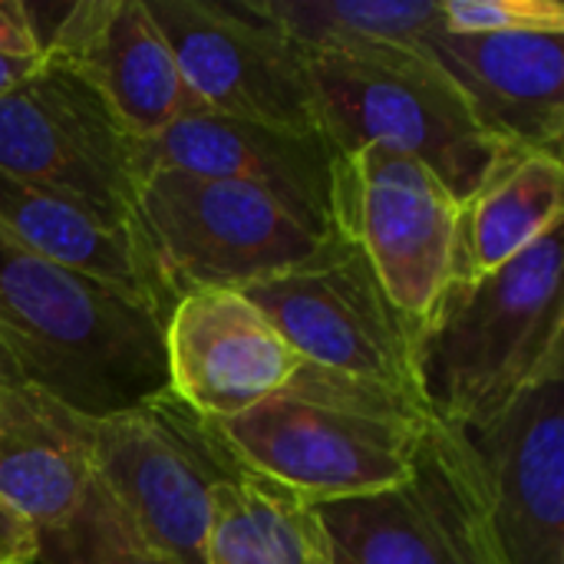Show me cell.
<instances>
[{
	"label": "cell",
	"mask_w": 564,
	"mask_h": 564,
	"mask_svg": "<svg viewBox=\"0 0 564 564\" xmlns=\"http://www.w3.org/2000/svg\"><path fill=\"white\" fill-rule=\"evenodd\" d=\"M0 347L23 383L93 420L169 390L162 314L3 235Z\"/></svg>",
	"instance_id": "obj_1"
},
{
	"label": "cell",
	"mask_w": 564,
	"mask_h": 564,
	"mask_svg": "<svg viewBox=\"0 0 564 564\" xmlns=\"http://www.w3.org/2000/svg\"><path fill=\"white\" fill-rule=\"evenodd\" d=\"M426 426L416 397L307 364L281 393L215 423L245 469L311 509L403 486Z\"/></svg>",
	"instance_id": "obj_2"
},
{
	"label": "cell",
	"mask_w": 564,
	"mask_h": 564,
	"mask_svg": "<svg viewBox=\"0 0 564 564\" xmlns=\"http://www.w3.org/2000/svg\"><path fill=\"white\" fill-rule=\"evenodd\" d=\"M564 228L489 274L453 278L420 324L413 373L433 423L466 430L564 360Z\"/></svg>",
	"instance_id": "obj_3"
},
{
	"label": "cell",
	"mask_w": 564,
	"mask_h": 564,
	"mask_svg": "<svg viewBox=\"0 0 564 564\" xmlns=\"http://www.w3.org/2000/svg\"><path fill=\"white\" fill-rule=\"evenodd\" d=\"M321 129L340 152L383 145L426 165L466 205L496 172L525 155L492 135L456 83L423 53L311 59Z\"/></svg>",
	"instance_id": "obj_4"
},
{
	"label": "cell",
	"mask_w": 564,
	"mask_h": 564,
	"mask_svg": "<svg viewBox=\"0 0 564 564\" xmlns=\"http://www.w3.org/2000/svg\"><path fill=\"white\" fill-rule=\"evenodd\" d=\"M132 228L172 304L205 288L245 291L324 245L271 195L178 169L139 178Z\"/></svg>",
	"instance_id": "obj_5"
},
{
	"label": "cell",
	"mask_w": 564,
	"mask_h": 564,
	"mask_svg": "<svg viewBox=\"0 0 564 564\" xmlns=\"http://www.w3.org/2000/svg\"><path fill=\"white\" fill-rule=\"evenodd\" d=\"M96 479L178 564H205L215 496L245 473L212 420L169 390L93 423Z\"/></svg>",
	"instance_id": "obj_6"
},
{
	"label": "cell",
	"mask_w": 564,
	"mask_h": 564,
	"mask_svg": "<svg viewBox=\"0 0 564 564\" xmlns=\"http://www.w3.org/2000/svg\"><path fill=\"white\" fill-rule=\"evenodd\" d=\"M245 294L301 364L420 400L413 373L420 321L393 304L354 241H324L307 261L248 284Z\"/></svg>",
	"instance_id": "obj_7"
},
{
	"label": "cell",
	"mask_w": 564,
	"mask_h": 564,
	"mask_svg": "<svg viewBox=\"0 0 564 564\" xmlns=\"http://www.w3.org/2000/svg\"><path fill=\"white\" fill-rule=\"evenodd\" d=\"M314 516L334 564H509L463 436L433 420L403 486L314 506Z\"/></svg>",
	"instance_id": "obj_8"
},
{
	"label": "cell",
	"mask_w": 564,
	"mask_h": 564,
	"mask_svg": "<svg viewBox=\"0 0 564 564\" xmlns=\"http://www.w3.org/2000/svg\"><path fill=\"white\" fill-rule=\"evenodd\" d=\"M0 172L132 225L139 139L66 63L46 59L0 96Z\"/></svg>",
	"instance_id": "obj_9"
},
{
	"label": "cell",
	"mask_w": 564,
	"mask_h": 564,
	"mask_svg": "<svg viewBox=\"0 0 564 564\" xmlns=\"http://www.w3.org/2000/svg\"><path fill=\"white\" fill-rule=\"evenodd\" d=\"M459 208L446 185L403 152H340L334 231L364 251L393 304L420 324L456 274Z\"/></svg>",
	"instance_id": "obj_10"
},
{
	"label": "cell",
	"mask_w": 564,
	"mask_h": 564,
	"mask_svg": "<svg viewBox=\"0 0 564 564\" xmlns=\"http://www.w3.org/2000/svg\"><path fill=\"white\" fill-rule=\"evenodd\" d=\"M145 10L202 112L321 129L311 56L245 0H145Z\"/></svg>",
	"instance_id": "obj_11"
},
{
	"label": "cell",
	"mask_w": 564,
	"mask_h": 564,
	"mask_svg": "<svg viewBox=\"0 0 564 564\" xmlns=\"http://www.w3.org/2000/svg\"><path fill=\"white\" fill-rule=\"evenodd\" d=\"M463 436L509 564H564V360Z\"/></svg>",
	"instance_id": "obj_12"
},
{
	"label": "cell",
	"mask_w": 564,
	"mask_h": 564,
	"mask_svg": "<svg viewBox=\"0 0 564 564\" xmlns=\"http://www.w3.org/2000/svg\"><path fill=\"white\" fill-rule=\"evenodd\" d=\"M340 149L321 129H284L215 112H195L152 139H139V178L178 169L251 185L281 202L321 241L334 231Z\"/></svg>",
	"instance_id": "obj_13"
},
{
	"label": "cell",
	"mask_w": 564,
	"mask_h": 564,
	"mask_svg": "<svg viewBox=\"0 0 564 564\" xmlns=\"http://www.w3.org/2000/svg\"><path fill=\"white\" fill-rule=\"evenodd\" d=\"M169 393L218 423L281 393L301 357L271 317L235 288L182 294L162 321Z\"/></svg>",
	"instance_id": "obj_14"
},
{
	"label": "cell",
	"mask_w": 564,
	"mask_h": 564,
	"mask_svg": "<svg viewBox=\"0 0 564 564\" xmlns=\"http://www.w3.org/2000/svg\"><path fill=\"white\" fill-rule=\"evenodd\" d=\"M43 56L73 66L135 139L202 112L145 0H73Z\"/></svg>",
	"instance_id": "obj_15"
},
{
	"label": "cell",
	"mask_w": 564,
	"mask_h": 564,
	"mask_svg": "<svg viewBox=\"0 0 564 564\" xmlns=\"http://www.w3.org/2000/svg\"><path fill=\"white\" fill-rule=\"evenodd\" d=\"M516 152L562 155L564 33H430L420 46Z\"/></svg>",
	"instance_id": "obj_16"
},
{
	"label": "cell",
	"mask_w": 564,
	"mask_h": 564,
	"mask_svg": "<svg viewBox=\"0 0 564 564\" xmlns=\"http://www.w3.org/2000/svg\"><path fill=\"white\" fill-rule=\"evenodd\" d=\"M93 423L33 383L0 387V502L36 532L63 522L96 479Z\"/></svg>",
	"instance_id": "obj_17"
},
{
	"label": "cell",
	"mask_w": 564,
	"mask_h": 564,
	"mask_svg": "<svg viewBox=\"0 0 564 564\" xmlns=\"http://www.w3.org/2000/svg\"><path fill=\"white\" fill-rule=\"evenodd\" d=\"M0 235L36 258L96 278L142 301L162 314V321L172 307L135 228L109 221L63 192L0 172Z\"/></svg>",
	"instance_id": "obj_18"
},
{
	"label": "cell",
	"mask_w": 564,
	"mask_h": 564,
	"mask_svg": "<svg viewBox=\"0 0 564 564\" xmlns=\"http://www.w3.org/2000/svg\"><path fill=\"white\" fill-rule=\"evenodd\" d=\"M564 225V162L525 152L496 172L463 208L456 225V274H489L525 254Z\"/></svg>",
	"instance_id": "obj_19"
},
{
	"label": "cell",
	"mask_w": 564,
	"mask_h": 564,
	"mask_svg": "<svg viewBox=\"0 0 564 564\" xmlns=\"http://www.w3.org/2000/svg\"><path fill=\"white\" fill-rule=\"evenodd\" d=\"M311 59L420 50L440 30V0H245Z\"/></svg>",
	"instance_id": "obj_20"
},
{
	"label": "cell",
	"mask_w": 564,
	"mask_h": 564,
	"mask_svg": "<svg viewBox=\"0 0 564 564\" xmlns=\"http://www.w3.org/2000/svg\"><path fill=\"white\" fill-rule=\"evenodd\" d=\"M205 564H334L307 502L245 469L215 496Z\"/></svg>",
	"instance_id": "obj_21"
},
{
	"label": "cell",
	"mask_w": 564,
	"mask_h": 564,
	"mask_svg": "<svg viewBox=\"0 0 564 564\" xmlns=\"http://www.w3.org/2000/svg\"><path fill=\"white\" fill-rule=\"evenodd\" d=\"M36 564H178L155 549L109 489L93 479L79 506L36 532Z\"/></svg>",
	"instance_id": "obj_22"
},
{
	"label": "cell",
	"mask_w": 564,
	"mask_h": 564,
	"mask_svg": "<svg viewBox=\"0 0 564 564\" xmlns=\"http://www.w3.org/2000/svg\"><path fill=\"white\" fill-rule=\"evenodd\" d=\"M443 33H564L558 0H440Z\"/></svg>",
	"instance_id": "obj_23"
},
{
	"label": "cell",
	"mask_w": 564,
	"mask_h": 564,
	"mask_svg": "<svg viewBox=\"0 0 564 564\" xmlns=\"http://www.w3.org/2000/svg\"><path fill=\"white\" fill-rule=\"evenodd\" d=\"M0 564H36V529L0 502Z\"/></svg>",
	"instance_id": "obj_24"
},
{
	"label": "cell",
	"mask_w": 564,
	"mask_h": 564,
	"mask_svg": "<svg viewBox=\"0 0 564 564\" xmlns=\"http://www.w3.org/2000/svg\"><path fill=\"white\" fill-rule=\"evenodd\" d=\"M0 53L43 56L23 13V0H0Z\"/></svg>",
	"instance_id": "obj_25"
},
{
	"label": "cell",
	"mask_w": 564,
	"mask_h": 564,
	"mask_svg": "<svg viewBox=\"0 0 564 564\" xmlns=\"http://www.w3.org/2000/svg\"><path fill=\"white\" fill-rule=\"evenodd\" d=\"M43 56H17V53H0V96L17 89L30 73H36Z\"/></svg>",
	"instance_id": "obj_26"
},
{
	"label": "cell",
	"mask_w": 564,
	"mask_h": 564,
	"mask_svg": "<svg viewBox=\"0 0 564 564\" xmlns=\"http://www.w3.org/2000/svg\"><path fill=\"white\" fill-rule=\"evenodd\" d=\"M7 383H23V380H20V373L13 367V360L7 357V350L0 347V387H7Z\"/></svg>",
	"instance_id": "obj_27"
}]
</instances>
